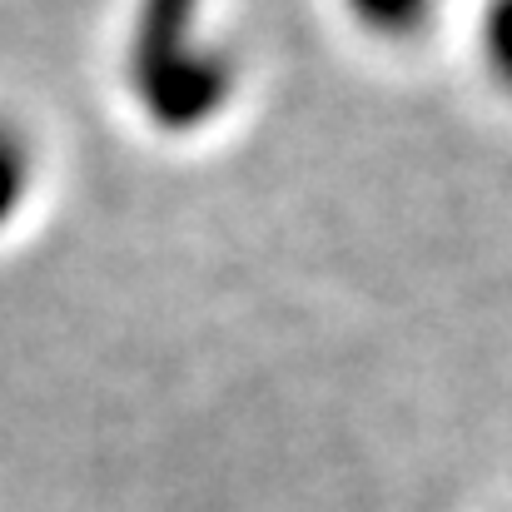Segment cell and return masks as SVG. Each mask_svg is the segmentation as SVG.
<instances>
[{
	"label": "cell",
	"mask_w": 512,
	"mask_h": 512,
	"mask_svg": "<svg viewBox=\"0 0 512 512\" xmlns=\"http://www.w3.org/2000/svg\"><path fill=\"white\" fill-rule=\"evenodd\" d=\"M493 55L512 75V0H498V10H493Z\"/></svg>",
	"instance_id": "cell-4"
},
{
	"label": "cell",
	"mask_w": 512,
	"mask_h": 512,
	"mask_svg": "<svg viewBox=\"0 0 512 512\" xmlns=\"http://www.w3.org/2000/svg\"><path fill=\"white\" fill-rule=\"evenodd\" d=\"M20 179H25V160H20V145L0 130V214L10 209V199H15V189H20Z\"/></svg>",
	"instance_id": "cell-3"
},
{
	"label": "cell",
	"mask_w": 512,
	"mask_h": 512,
	"mask_svg": "<svg viewBox=\"0 0 512 512\" xmlns=\"http://www.w3.org/2000/svg\"><path fill=\"white\" fill-rule=\"evenodd\" d=\"M358 20H368L373 30H388V35H408L428 20V5L433 0H348Z\"/></svg>",
	"instance_id": "cell-2"
},
{
	"label": "cell",
	"mask_w": 512,
	"mask_h": 512,
	"mask_svg": "<svg viewBox=\"0 0 512 512\" xmlns=\"http://www.w3.org/2000/svg\"><path fill=\"white\" fill-rule=\"evenodd\" d=\"M199 0H145L135 30V85L165 120H194L224 95V60L194 45Z\"/></svg>",
	"instance_id": "cell-1"
}]
</instances>
